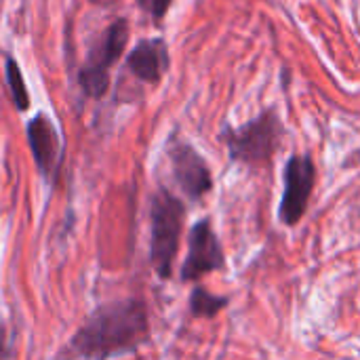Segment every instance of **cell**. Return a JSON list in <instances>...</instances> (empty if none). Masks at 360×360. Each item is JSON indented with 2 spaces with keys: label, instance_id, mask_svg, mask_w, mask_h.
I'll return each mask as SVG.
<instances>
[{
  "label": "cell",
  "instance_id": "6da1fadb",
  "mask_svg": "<svg viewBox=\"0 0 360 360\" xmlns=\"http://www.w3.org/2000/svg\"><path fill=\"white\" fill-rule=\"evenodd\" d=\"M150 338L148 306L139 297H127L95 308L68 342L76 359L108 360L131 354Z\"/></svg>",
  "mask_w": 360,
  "mask_h": 360
},
{
  "label": "cell",
  "instance_id": "3957f363",
  "mask_svg": "<svg viewBox=\"0 0 360 360\" xmlns=\"http://www.w3.org/2000/svg\"><path fill=\"white\" fill-rule=\"evenodd\" d=\"M285 137V127L274 108L259 112L255 118L240 127L226 124L219 133L221 143L228 150L232 162H243L247 167H262L272 160L281 141Z\"/></svg>",
  "mask_w": 360,
  "mask_h": 360
},
{
  "label": "cell",
  "instance_id": "ba28073f",
  "mask_svg": "<svg viewBox=\"0 0 360 360\" xmlns=\"http://www.w3.org/2000/svg\"><path fill=\"white\" fill-rule=\"evenodd\" d=\"M27 143L42 177L55 181L61 167V141L53 122L44 114H38L27 122Z\"/></svg>",
  "mask_w": 360,
  "mask_h": 360
},
{
  "label": "cell",
  "instance_id": "7c38bea8",
  "mask_svg": "<svg viewBox=\"0 0 360 360\" xmlns=\"http://www.w3.org/2000/svg\"><path fill=\"white\" fill-rule=\"evenodd\" d=\"M171 2H173V0H148V11L152 13V17H154L156 23H160V21L165 19V15H167Z\"/></svg>",
  "mask_w": 360,
  "mask_h": 360
},
{
  "label": "cell",
  "instance_id": "5bb4252c",
  "mask_svg": "<svg viewBox=\"0 0 360 360\" xmlns=\"http://www.w3.org/2000/svg\"><path fill=\"white\" fill-rule=\"evenodd\" d=\"M91 2H95V4H112V2H116V0H91Z\"/></svg>",
  "mask_w": 360,
  "mask_h": 360
},
{
  "label": "cell",
  "instance_id": "30bf717a",
  "mask_svg": "<svg viewBox=\"0 0 360 360\" xmlns=\"http://www.w3.org/2000/svg\"><path fill=\"white\" fill-rule=\"evenodd\" d=\"M230 304V297L215 295L205 287H194L190 293V314L194 319H215Z\"/></svg>",
  "mask_w": 360,
  "mask_h": 360
},
{
  "label": "cell",
  "instance_id": "52a82bcc",
  "mask_svg": "<svg viewBox=\"0 0 360 360\" xmlns=\"http://www.w3.org/2000/svg\"><path fill=\"white\" fill-rule=\"evenodd\" d=\"M169 160L171 171L177 188L181 194L192 200L200 202L213 190V173L209 162L198 154V150L186 141H171L169 143Z\"/></svg>",
  "mask_w": 360,
  "mask_h": 360
},
{
  "label": "cell",
  "instance_id": "7a4b0ae2",
  "mask_svg": "<svg viewBox=\"0 0 360 360\" xmlns=\"http://www.w3.org/2000/svg\"><path fill=\"white\" fill-rule=\"evenodd\" d=\"M184 221V200L167 188H158L150 200V264L160 281H169L173 276Z\"/></svg>",
  "mask_w": 360,
  "mask_h": 360
},
{
  "label": "cell",
  "instance_id": "9c48e42d",
  "mask_svg": "<svg viewBox=\"0 0 360 360\" xmlns=\"http://www.w3.org/2000/svg\"><path fill=\"white\" fill-rule=\"evenodd\" d=\"M169 49L162 38H148L135 44V49L127 57L129 72L141 80L156 84L169 70Z\"/></svg>",
  "mask_w": 360,
  "mask_h": 360
},
{
  "label": "cell",
  "instance_id": "5b68a950",
  "mask_svg": "<svg viewBox=\"0 0 360 360\" xmlns=\"http://www.w3.org/2000/svg\"><path fill=\"white\" fill-rule=\"evenodd\" d=\"M283 198L278 205V219L287 228H295L310 205L314 184H316V165L310 154H293L283 171Z\"/></svg>",
  "mask_w": 360,
  "mask_h": 360
},
{
  "label": "cell",
  "instance_id": "8fae6325",
  "mask_svg": "<svg viewBox=\"0 0 360 360\" xmlns=\"http://www.w3.org/2000/svg\"><path fill=\"white\" fill-rule=\"evenodd\" d=\"M6 84L11 89V97H13V103L19 112H27L30 110V93H27V86L23 82V76H21V70L17 65V61L13 57L6 59Z\"/></svg>",
  "mask_w": 360,
  "mask_h": 360
},
{
  "label": "cell",
  "instance_id": "277c9868",
  "mask_svg": "<svg viewBox=\"0 0 360 360\" xmlns=\"http://www.w3.org/2000/svg\"><path fill=\"white\" fill-rule=\"evenodd\" d=\"M129 40V21L116 19L105 34L101 36L99 44L89 53L84 65L80 68L78 80L86 97L101 99L110 89V68L122 55Z\"/></svg>",
  "mask_w": 360,
  "mask_h": 360
},
{
  "label": "cell",
  "instance_id": "4fadbf2b",
  "mask_svg": "<svg viewBox=\"0 0 360 360\" xmlns=\"http://www.w3.org/2000/svg\"><path fill=\"white\" fill-rule=\"evenodd\" d=\"M0 360H6V331L0 323Z\"/></svg>",
  "mask_w": 360,
  "mask_h": 360
},
{
  "label": "cell",
  "instance_id": "8992f818",
  "mask_svg": "<svg viewBox=\"0 0 360 360\" xmlns=\"http://www.w3.org/2000/svg\"><path fill=\"white\" fill-rule=\"evenodd\" d=\"M226 268V251L213 230L209 217L198 219L188 236V255L181 264V283L200 281L207 274L221 272Z\"/></svg>",
  "mask_w": 360,
  "mask_h": 360
}]
</instances>
